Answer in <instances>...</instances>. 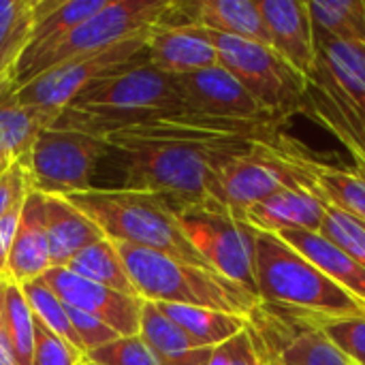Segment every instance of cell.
<instances>
[{
    "label": "cell",
    "mask_w": 365,
    "mask_h": 365,
    "mask_svg": "<svg viewBox=\"0 0 365 365\" xmlns=\"http://www.w3.org/2000/svg\"><path fill=\"white\" fill-rule=\"evenodd\" d=\"M282 118L222 120L180 111L105 137L107 156L120 171L115 188L160 195L180 214L210 207L216 175L263 143L284 139Z\"/></svg>",
    "instance_id": "obj_1"
},
{
    "label": "cell",
    "mask_w": 365,
    "mask_h": 365,
    "mask_svg": "<svg viewBox=\"0 0 365 365\" xmlns=\"http://www.w3.org/2000/svg\"><path fill=\"white\" fill-rule=\"evenodd\" d=\"M180 111H186V107L175 75L141 62L88 86L58 113L51 128L105 139L122 128Z\"/></svg>",
    "instance_id": "obj_2"
},
{
    "label": "cell",
    "mask_w": 365,
    "mask_h": 365,
    "mask_svg": "<svg viewBox=\"0 0 365 365\" xmlns=\"http://www.w3.org/2000/svg\"><path fill=\"white\" fill-rule=\"evenodd\" d=\"M66 199L113 242L163 252L184 263L212 269L184 233L178 212L160 195L124 188H92L68 195Z\"/></svg>",
    "instance_id": "obj_3"
},
{
    "label": "cell",
    "mask_w": 365,
    "mask_h": 365,
    "mask_svg": "<svg viewBox=\"0 0 365 365\" xmlns=\"http://www.w3.org/2000/svg\"><path fill=\"white\" fill-rule=\"evenodd\" d=\"M115 246L143 302L212 308L242 317H252L261 306L257 295L214 269L122 242Z\"/></svg>",
    "instance_id": "obj_4"
},
{
    "label": "cell",
    "mask_w": 365,
    "mask_h": 365,
    "mask_svg": "<svg viewBox=\"0 0 365 365\" xmlns=\"http://www.w3.org/2000/svg\"><path fill=\"white\" fill-rule=\"evenodd\" d=\"M257 293L261 304L323 317H365V304L274 233L257 231Z\"/></svg>",
    "instance_id": "obj_5"
},
{
    "label": "cell",
    "mask_w": 365,
    "mask_h": 365,
    "mask_svg": "<svg viewBox=\"0 0 365 365\" xmlns=\"http://www.w3.org/2000/svg\"><path fill=\"white\" fill-rule=\"evenodd\" d=\"M325 165L304 154L287 137L263 143L244 158L229 163L214 180L210 210H225L235 218L250 205L280 190L317 195V178Z\"/></svg>",
    "instance_id": "obj_6"
},
{
    "label": "cell",
    "mask_w": 365,
    "mask_h": 365,
    "mask_svg": "<svg viewBox=\"0 0 365 365\" xmlns=\"http://www.w3.org/2000/svg\"><path fill=\"white\" fill-rule=\"evenodd\" d=\"M207 36L216 47L218 64L242 83L263 111L282 120L302 113L308 77L297 73L276 49L212 30Z\"/></svg>",
    "instance_id": "obj_7"
},
{
    "label": "cell",
    "mask_w": 365,
    "mask_h": 365,
    "mask_svg": "<svg viewBox=\"0 0 365 365\" xmlns=\"http://www.w3.org/2000/svg\"><path fill=\"white\" fill-rule=\"evenodd\" d=\"M171 0H109L98 13L79 24L58 43L28 60L17 62L15 90L75 56L111 47L137 32L158 26Z\"/></svg>",
    "instance_id": "obj_8"
},
{
    "label": "cell",
    "mask_w": 365,
    "mask_h": 365,
    "mask_svg": "<svg viewBox=\"0 0 365 365\" xmlns=\"http://www.w3.org/2000/svg\"><path fill=\"white\" fill-rule=\"evenodd\" d=\"M150 30L137 32L111 47L92 53H81L53 66L28 81L26 86L17 88L13 92V98L24 107L62 111L79 92H83L94 81L133 64L150 62L145 51Z\"/></svg>",
    "instance_id": "obj_9"
},
{
    "label": "cell",
    "mask_w": 365,
    "mask_h": 365,
    "mask_svg": "<svg viewBox=\"0 0 365 365\" xmlns=\"http://www.w3.org/2000/svg\"><path fill=\"white\" fill-rule=\"evenodd\" d=\"M107 156V141L77 130L45 128L28 156L30 188L68 197L94 188V175Z\"/></svg>",
    "instance_id": "obj_10"
},
{
    "label": "cell",
    "mask_w": 365,
    "mask_h": 365,
    "mask_svg": "<svg viewBox=\"0 0 365 365\" xmlns=\"http://www.w3.org/2000/svg\"><path fill=\"white\" fill-rule=\"evenodd\" d=\"M184 233L207 265L257 293V231L225 210L190 207L178 214Z\"/></svg>",
    "instance_id": "obj_11"
},
{
    "label": "cell",
    "mask_w": 365,
    "mask_h": 365,
    "mask_svg": "<svg viewBox=\"0 0 365 365\" xmlns=\"http://www.w3.org/2000/svg\"><path fill=\"white\" fill-rule=\"evenodd\" d=\"M41 280L66 306L103 321L120 336H139L141 312L145 304L141 297L124 295L120 291L90 282L66 267H51L41 276Z\"/></svg>",
    "instance_id": "obj_12"
},
{
    "label": "cell",
    "mask_w": 365,
    "mask_h": 365,
    "mask_svg": "<svg viewBox=\"0 0 365 365\" xmlns=\"http://www.w3.org/2000/svg\"><path fill=\"white\" fill-rule=\"evenodd\" d=\"M175 81L182 103L190 113L222 120H261L272 115L263 111L242 83L220 64L205 71L175 75Z\"/></svg>",
    "instance_id": "obj_13"
},
{
    "label": "cell",
    "mask_w": 365,
    "mask_h": 365,
    "mask_svg": "<svg viewBox=\"0 0 365 365\" xmlns=\"http://www.w3.org/2000/svg\"><path fill=\"white\" fill-rule=\"evenodd\" d=\"M158 26H201L212 32L269 45V32L263 24L257 0H171Z\"/></svg>",
    "instance_id": "obj_14"
},
{
    "label": "cell",
    "mask_w": 365,
    "mask_h": 365,
    "mask_svg": "<svg viewBox=\"0 0 365 365\" xmlns=\"http://www.w3.org/2000/svg\"><path fill=\"white\" fill-rule=\"evenodd\" d=\"M269 45L297 73L308 77L317 64V45L308 2L302 0H257Z\"/></svg>",
    "instance_id": "obj_15"
},
{
    "label": "cell",
    "mask_w": 365,
    "mask_h": 365,
    "mask_svg": "<svg viewBox=\"0 0 365 365\" xmlns=\"http://www.w3.org/2000/svg\"><path fill=\"white\" fill-rule=\"evenodd\" d=\"M145 51L150 64L169 75L218 66L216 47L201 26H154L148 34Z\"/></svg>",
    "instance_id": "obj_16"
},
{
    "label": "cell",
    "mask_w": 365,
    "mask_h": 365,
    "mask_svg": "<svg viewBox=\"0 0 365 365\" xmlns=\"http://www.w3.org/2000/svg\"><path fill=\"white\" fill-rule=\"evenodd\" d=\"M327 203L308 190H280L246 207L237 218L261 233L282 231H321Z\"/></svg>",
    "instance_id": "obj_17"
},
{
    "label": "cell",
    "mask_w": 365,
    "mask_h": 365,
    "mask_svg": "<svg viewBox=\"0 0 365 365\" xmlns=\"http://www.w3.org/2000/svg\"><path fill=\"white\" fill-rule=\"evenodd\" d=\"M49 269L51 255L43 225V195L30 188L24 199L17 231L11 244L6 276L17 284H24L41 278Z\"/></svg>",
    "instance_id": "obj_18"
},
{
    "label": "cell",
    "mask_w": 365,
    "mask_h": 365,
    "mask_svg": "<svg viewBox=\"0 0 365 365\" xmlns=\"http://www.w3.org/2000/svg\"><path fill=\"white\" fill-rule=\"evenodd\" d=\"M43 225L51 255V267H66L71 259L105 233L66 197L43 195Z\"/></svg>",
    "instance_id": "obj_19"
},
{
    "label": "cell",
    "mask_w": 365,
    "mask_h": 365,
    "mask_svg": "<svg viewBox=\"0 0 365 365\" xmlns=\"http://www.w3.org/2000/svg\"><path fill=\"white\" fill-rule=\"evenodd\" d=\"M278 237L317 265L338 287L365 304V269L342 248L314 231H282Z\"/></svg>",
    "instance_id": "obj_20"
},
{
    "label": "cell",
    "mask_w": 365,
    "mask_h": 365,
    "mask_svg": "<svg viewBox=\"0 0 365 365\" xmlns=\"http://www.w3.org/2000/svg\"><path fill=\"white\" fill-rule=\"evenodd\" d=\"M13 92L0 98V167L28 160L38 133L51 128L60 113L56 109L24 107L13 98Z\"/></svg>",
    "instance_id": "obj_21"
},
{
    "label": "cell",
    "mask_w": 365,
    "mask_h": 365,
    "mask_svg": "<svg viewBox=\"0 0 365 365\" xmlns=\"http://www.w3.org/2000/svg\"><path fill=\"white\" fill-rule=\"evenodd\" d=\"M139 336L154 353L158 365H207L214 351L192 342L152 302L143 304Z\"/></svg>",
    "instance_id": "obj_22"
},
{
    "label": "cell",
    "mask_w": 365,
    "mask_h": 365,
    "mask_svg": "<svg viewBox=\"0 0 365 365\" xmlns=\"http://www.w3.org/2000/svg\"><path fill=\"white\" fill-rule=\"evenodd\" d=\"M109 0H38L36 4V19L30 32L28 47L19 56L17 62L28 60L49 45L58 43L62 36H66L71 30H75L79 24L90 19L94 13H98Z\"/></svg>",
    "instance_id": "obj_23"
},
{
    "label": "cell",
    "mask_w": 365,
    "mask_h": 365,
    "mask_svg": "<svg viewBox=\"0 0 365 365\" xmlns=\"http://www.w3.org/2000/svg\"><path fill=\"white\" fill-rule=\"evenodd\" d=\"M156 308L203 349H216L246 331L250 325V317L220 312L212 308L178 304H156Z\"/></svg>",
    "instance_id": "obj_24"
},
{
    "label": "cell",
    "mask_w": 365,
    "mask_h": 365,
    "mask_svg": "<svg viewBox=\"0 0 365 365\" xmlns=\"http://www.w3.org/2000/svg\"><path fill=\"white\" fill-rule=\"evenodd\" d=\"M278 308V306H276ZM295 325H299L297 334H291L287 342L278 351H267L263 344V351L267 359L274 365H353L321 329H317L312 323H308L299 312L287 310ZM261 342V340H259Z\"/></svg>",
    "instance_id": "obj_25"
},
{
    "label": "cell",
    "mask_w": 365,
    "mask_h": 365,
    "mask_svg": "<svg viewBox=\"0 0 365 365\" xmlns=\"http://www.w3.org/2000/svg\"><path fill=\"white\" fill-rule=\"evenodd\" d=\"M317 58L331 73L365 124V43L319 41Z\"/></svg>",
    "instance_id": "obj_26"
},
{
    "label": "cell",
    "mask_w": 365,
    "mask_h": 365,
    "mask_svg": "<svg viewBox=\"0 0 365 365\" xmlns=\"http://www.w3.org/2000/svg\"><path fill=\"white\" fill-rule=\"evenodd\" d=\"M314 45L319 41L365 43V0H310Z\"/></svg>",
    "instance_id": "obj_27"
},
{
    "label": "cell",
    "mask_w": 365,
    "mask_h": 365,
    "mask_svg": "<svg viewBox=\"0 0 365 365\" xmlns=\"http://www.w3.org/2000/svg\"><path fill=\"white\" fill-rule=\"evenodd\" d=\"M66 269H71L73 274H77L90 282L103 284V287L120 291L124 295L139 297L135 291V284L128 276V269L118 252V246L109 237L98 240V242L90 244L88 248H83L81 252H77L71 259V263L66 265Z\"/></svg>",
    "instance_id": "obj_28"
},
{
    "label": "cell",
    "mask_w": 365,
    "mask_h": 365,
    "mask_svg": "<svg viewBox=\"0 0 365 365\" xmlns=\"http://www.w3.org/2000/svg\"><path fill=\"white\" fill-rule=\"evenodd\" d=\"M0 323L6 334L15 365H32L34 314L24 297L21 287L9 276L0 280Z\"/></svg>",
    "instance_id": "obj_29"
},
{
    "label": "cell",
    "mask_w": 365,
    "mask_h": 365,
    "mask_svg": "<svg viewBox=\"0 0 365 365\" xmlns=\"http://www.w3.org/2000/svg\"><path fill=\"white\" fill-rule=\"evenodd\" d=\"M38 0H0V81L13 77L36 19Z\"/></svg>",
    "instance_id": "obj_30"
},
{
    "label": "cell",
    "mask_w": 365,
    "mask_h": 365,
    "mask_svg": "<svg viewBox=\"0 0 365 365\" xmlns=\"http://www.w3.org/2000/svg\"><path fill=\"white\" fill-rule=\"evenodd\" d=\"M317 195L334 207L365 222V173L323 167L317 178Z\"/></svg>",
    "instance_id": "obj_31"
},
{
    "label": "cell",
    "mask_w": 365,
    "mask_h": 365,
    "mask_svg": "<svg viewBox=\"0 0 365 365\" xmlns=\"http://www.w3.org/2000/svg\"><path fill=\"white\" fill-rule=\"evenodd\" d=\"M21 291H24V297L32 310V314L47 327L51 329L53 334H58L62 340H66L68 344H73L75 349L81 351L79 346V340L75 336V329H73V323H71V317H68V308L66 304L41 280H30V282H24L19 284ZM83 353V351H81Z\"/></svg>",
    "instance_id": "obj_32"
},
{
    "label": "cell",
    "mask_w": 365,
    "mask_h": 365,
    "mask_svg": "<svg viewBox=\"0 0 365 365\" xmlns=\"http://www.w3.org/2000/svg\"><path fill=\"white\" fill-rule=\"evenodd\" d=\"M297 312V310H295ZM308 323L325 334L353 365H365V317H323L299 312Z\"/></svg>",
    "instance_id": "obj_33"
},
{
    "label": "cell",
    "mask_w": 365,
    "mask_h": 365,
    "mask_svg": "<svg viewBox=\"0 0 365 365\" xmlns=\"http://www.w3.org/2000/svg\"><path fill=\"white\" fill-rule=\"evenodd\" d=\"M319 233L338 248H342L365 269V222L357 220L340 207L327 205V214Z\"/></svg>",
    "instance_id": "obj_34"
},
{
    "label": "cell",
    "mask_w": 365,
    "mask_h": 365,
    "mask_svg": "<svg viewBox=\"0 0 365 365\" xmlns=\"http://www.w3.org/2000/svg\"><path fill=\"white\" fill-rule=\"evenodd\" d=\"M94 365H158L141 336H120L118 340L86 355Z\"/></svg>",
    "instance_id": "obj_35"
},
{
    "label": "cell",
    "mask_w": 365,
    "mask_h": 365,
    "mask_svg": "<svg viewBox=\"0 0 365 365\" xmlns=\"http://www.w3.org/2000/svg\"><path fill=\"white\" fill-rule=\"evenodd\" d=\"M86 355L62 340L58 334L47 329L34 317V351H32V365H79Z\"/></svg>",
    "instance_id": "obj_36"
},
{
    "label": "cell",
    "mask_w": 365,
    "mask_h": 365,
    "mask_svg": "<svg viewBox=\"0 0 365 365\" xmlns=\"http://www.w3.org/2000/svg\"><path fill=\"white\" fill-rule=\"evenodd\" d=\"M68 308V317H71V323H73V329H75V336L79 340V346L83 351V355L113 342L120 338V334H115L109 325H105L103 321L81 312V310H75L71 306Z\"/></svg>",
    "instance_id": "obj_37"
},
{
    "label": "cell",
    "mask_w": 365,
    "mask_h": 365,
    "mask_svg": "<svg viewBox=\"0 0 365 365\" xmlns=\"http://www.w3.org/2000/svg\"><path fill=\"white\" fill-rule=\"evenodd\" d=\"M30 190L28 160H15L4 171H0V218L13 207L21 205Z\"/></svg>",
    "instance_id": "obj_38"
},
{
    "label": "cell",
    "mask_w": 365,
    "mask_h": 365,
    "mask_svg": "<svg viewBox=\"0 0 365 365\" xmlns=\"http://www.w3.org/2000/svg\"><path fill=\"white\" fill-rule=\"evenodd\" d=\"M233 346H235V365H269L267 355H265L252 325H248L246 331H242L240 336L233 338Z\"/></svg>",
    "instance_id": "obj_39"
},
{
    "label": "cell",
    "mask_w": 365,
    "mask_h": 365,
    "mask_svg": "<svg viewBox=\"0 0 365 365\" xmlns=\"http://www.w3.org/2000/svg\"><path fill=\"white\" fill-rule=\"evenodd\" d=\"M21 205H24V203H21ZM21 205L13 207L6 216L0 218V280L6 276L9 252H11V244H13V237H15V231H17Z\"/></svg>",
    "instance_id": "obj_40"
},
{
    "label": "cell",
    "mask_w": 365,
    "mask_h": 365,
    "mask_svg": "<svg viewBox=\"0 0 365 365\" xmlns=\"http://www.w3.org/2000/svg\"><path fill=\"white\" fill-rule=\"evenodd\" d=\"M207 365H235V346L233 340L216 346L210 355V364Z\"/></svg>",
    "instance_id": "obj_41"
},
{
    "label": "cell",
    "mask_w": 365,
    "mask_h": 365,
    "mask_svg": "<svg viewBox=\"0 0 365 365\" xmlns=\"http://www.w3.org/2000/svg\"><path fill=\"white\" fill-rule=\"evenodd\" d=\"M0 365H15L9 340H6V334L2 329V323H0Z\"/></svg>",
    "instance_id": "obj_42"
},
{
    "label": "cell",
    "mask_w": 365,
    "mask_h": 365,
    "mask_svg": "<svg viewBox=\"0 0 365 365\" xmlns=\"http://www.w3.org/2000/svg\"><path fill=\"white\" fill-rule=\"evenodd\" d=\"M11 90H15V79H13V77H9V79L0 81V98H2L4 94H9Z\"/></svg>",
    "instance_id": "obj_43"
},
{
    "label": "cell",
    "mask_w": 365,
    "mask_h": 365,
    "mask_svg": "<svg viewBox=\"0 0 365 365\" xmlns=\"http://www.w3.org/2000/svg\"><path fill=\"white\" fill-rule=\"evenodd\" d=\"M79 365H86V359H83V361H81V364H79Z\"/></svg>",
    "instance_id": "obj_44"
},
{
    "label": "cell",
    "mask_w": 365,
    "mask_h": 365,
    "mask_svg": "<svg viewBox=\"0 0 365 365\" xmlns=\"http://www.w3.org/2000/svg\"><path fill=\"white\" fill-rule=\"evenodd\" d=\"M4 169H6V167H0V171H4Z\"/></svg>",
    "instance_id": "obj_45"
},
{
    "label": "cell",
    "mask_w": 365,
    "mask_h": 365,
    "mask_svg": "<svg viewBox=\"0 0 365 365\" xmlns=\"http://www.w3.org/2000/svg\"><path fill=\"white\" fill-rule=\"evenodd\" d=\"M86 365H94V364H90V361H86Z\"/></svg>",
    "instance_id": "obj_46"
},
{
    "label": "cell",
    "mask_w": 365,
    "mask_h": 365,
    "mask_svg": "<svg viewBox=\"0 0 365 365\" xmlns=\"http://www.w3.org/2000/svg\"><path fill=\"white\" fill-rule=\"evenodd\" d=\"M267 361H269V359H267ZM269 365H274V364H272V361H269Z\"/></svg>",
    "instance_id": "obj_47"
}]
</instances>
